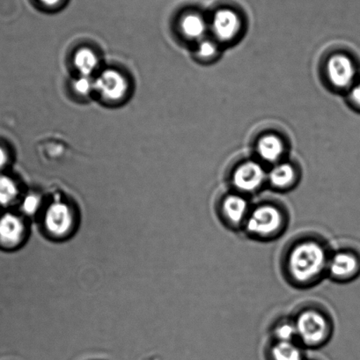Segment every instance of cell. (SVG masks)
Here are the masks:
<instances>
[{
    "instance_id": "obj_1",
    "label": "cell",
    "mask_w": 360,
    "mask_h": 360,
    "mask_svg": "<svg viewBox=\"0 0 360 360\" xmlns=\"http://www.w3.org/2000/svg\"><path fill=\"white\" fill-rule=\"evenodd\" d=\"M331 251L327 240L318 234H299L286 244L281 253L283 278L297 289L314 288L327 278Z\"/></svg>"
},
{
    "instance_id": "obj_2",
    "label": "cell",
    "mask_w": 360,
    "mask_h": 360,
    "mask_svg": "<svg viewBox=\"0 0 360 360\" xmlns=\"http://www.w3.org/2000/svg\"><path fill=\"white\" fill-rule=\"evenodd\" d=\"M290 223L289 212L274 201H264L252 206L243 232L257 242L270 243L284 236Z\"/></svg>"
},
{
    "instance_id": "obj_3",
    "label": "cell",
    "mask_w": 360,
    "mask_h": 360,
    "mask_svg": "<svg viewBox=\"0 0 360 360\" xmlns=\"http://www.w3.org/2000/svg\"><path fill=\"white\" fill-rule=\"evenodd\" d=\"M292 317L295 321L298 342L304 347L319 348L333 337V318L319 304H305Z\"/></svg>"
},
{
    "instance_id": "obj_4",
    "label": "cell",
    "mask_w": 360,
    "mask_h": 360,
    "mask_svg": "<svg viewBox=\"0 0 360 360\" xmlns=\"http://www.w3.org/2000/svg\"><path fill=\"white\" fill-rule=\"evenodd\" d=\"M251 207L246 195L233 191L220 199L216 214L222 225L231 231H243Z\"/></svg>"
},
{
    "instance_id": "obj_5",
    "label": "cell",
    "mask_w": 360,
    "mask_h": 360,
    "mask_svg": "<svg viewBox=\"0 0 360 360\" xmlns=\"http://www.w3.org/2000/svg\"><path fill=\"white\" fill-rule=\"evenodd\" d=\"M360 275V255L349 248L332 250L327 278L338 284L355 281Z\"/></svg>"
},
{
    "instance_id": "obj_6",
    "label": "cell",
    "mask_w": 360,
    "mask_h": 360,
    "mask_svg": "<svg viewBox=\"0 0 360 360\" xmlns=\"http://www.w3.org/2000/svg\"><path fill=\"white\" fill-rule=\"evenodd\" d=\"M267 181V173L259 163H243L233 171L231 184L234 191L244 195H252L259 191Z\"/></svg>"
},
{
    "instance_id": "obj_7",
    "label": "cell",
    "mask_w": 360,
    "mask_h": 360,
    "mask_svg": "<svg viewBox=\"0 0 360 360\" xmlns=\"http://www.w3.org/2000/svg\"><path fill=\"white\" fill-rule=\"evenodd\" d=\"M94 90L108 101L123 99L128 91V83L124 77L115 70H106L94 80Z\"/></svg>"
},
{
    "instance_id": "obj_8",
    "label": "cell",
    "mask_w": 360,
    "mask_h": 360,
    "mask_svg": "<svg viewBox=\"0 0 360 360\" xmlns=\"http://www.w3.org/2000/svg\"><path fill=\"white\" fill-rule=\"evenodd\" d=\"M328 78L339 89L347 87L355 78V68L351 58L345 55H335L327 64Z\"/></svg>"
},
{
    "instance_id": "obj_9",
    "label": "cell",
    "mask_w": 360,
    "mask_h": 360,
    "mask_svg": "<svg viewBox=\"0 0 360 360\" xmlns=\"http://www.w3.org/2000/svg\"><path fill=\"white\" fill-rule=\"evenodd\" d=\"M25 226L20 217L11 212L0 216V247L15 248L22 242Z\"/></svg>"
},
{
    "instance_id": "obj_10",
    "label": "cell",
    "mask_w": 360,
    "mask_h": 360,
    "mask_svg": "<svg viewBox=\"0 0 360 360\" xmlns=\"http://www.w3.org/2000/svg\"><path fill=\"white\" fill-rule=\"evenodd\" d=\"M72 224V216L68 205L63 202H55L48 209L45 215V225L55 236H61L68 233Z\"/></svg>"
},
{
    "instance_id": "obj_11",
    "label": "cell",
    "mask_w": 360,
    "mask_h": 360,
    "mask_svg": "<svg viewBox=\"0 0 360 360\" xmlns=\"http://www.w3.org/2000/svg\"><path fill=\"white\" fill-rule=\"evenodd\" d=\"M212 29L219 40L229 41L239 32L240 20L229 10H222L213 17Z\"/></svg>"
},
{
    "instance_id": "obj_12",
    "label": "cell",
    "mask_w": 360,
    "mask_h": 360,
    "mask_svg": "<svg viewBox=\"0 0 360 360\" xmlns=\"http://www.w3.org/2000/svg\"><path fill=\"white\" fill-rule=\"evenodd\" d=\"M267 183L276 191H288L297 183L296 170L288 163H279L267 174Z\"/></svg>"
},
{
    "instance_id": "obj_13",
    "label": "cell",
    "mask_w": 360,
    "mask_h": 360,
    "mask_svg": "<svg viewBox=\"0 0 360 360\" xmlns=\"http://www.w3.org/2000/svg\"><path fill=\"white\" fill-rule=\"evenodd\" d=\"M272 360H302V345L298 342H284L272 340L270 346Z\"/></svg>"
},
{
    "instance_id": "obj_14",
    "label": "cell",
    "mask_w": 360,
    "mask_h": 360,
    "mask_svg": "<svg viewBox=\"0 0 360 360\" xmlns=\"http://www.w3.org/2000/svg\"><path fill=\"white\" fill-rule=\"evenodd\" d=\"M284 144L277 136L267 135L262 138L257 144L258 155L269 162H277L284 153Z\"/></svg>"
},
{
    "instance_id": "obj_15",
    "label": "cell",
    "mask_w": 360,
    "mask_h": 360,
    "mask_svg": "<svg viewBox=\"0 0 360 360\" xmlns=\"http://www.w3.org/2000/svg\"><path fill=\"white\" fill-rule=\"evenodd\" d=\"M271 334L274 341L298 342L296 327L292 316L282 318L276 321L272 325Z\"/></svg>"
},
{
    "instance_id": "obj_16",
    "label": "cell",
    "mask_w": 360,
    "mask_h": 360,
    "mask_svg": "<svg viewBox=\"0 0 360 360\" xmlns=\"http://www.w3.org/2000/svg\"><path fill=\"white\" fill-rule=\"evenodd\" d=\"M181 30L185 37L192 40L201 39L206 30L205 20L200 16L188 15L181 22Z\"/></svg>"
},
{
    "instance_id": "obj_17",
    "label": "cell",
    "mask_w": 360,
    "mask_h": 360,
    "mask_svg": "<svg viewBox=\"0 0 360 360\" xmlns=\"http://www.w3.org/2000/svg\"><path fill=\"white\" fill-rule=\"evenodd\" d=\"M19 188L8 174L0 173V206L6 207L18 198Z\"/></svg>"
},
{
    "instance_id": "obj_18",
    "label": "cell",
    "mask_w": 360,
    "mask_h": 360,
    "mask_svg": "<svg viewBox=\"0 0 360 360\" xmlns=\"http://www.w3.org/2000/svg\"><path fill=\"white\" fill-rule=\"evenodd\" d=\"M75 65L82 76L90 77L98 65L96 55L89 49H82L75 55Z\"/></svg>"
},
{
    "instance_id": "obj_19",
    "label": "cell",
    "mask_w": 360,
    "mask_h": 360,
    "mask_svg": "<svg viewBox=\"0 0 360 360\" xmlns=\"http://www.w3.org/2000/svg\"><path fill=\"white\" fill-rule=\"evenodd\" d=\"M73 89L79 96H86L92 92L94 89V80L91 79L89 76H82L73 82Z\"/></svg>"
},
{
    "instance_id": "obj_20",
    "label": "cell",
    "mask_w": 360,
    "mask_h": 360,
    "mask_svg": "<svg viewBox=\"0 0 360 360\" xmlns=\"http://www.w3.org/2000/svg\"><path fill=\"white\" fill-rule=\"evenodd\" d=\"M218 47L215 43L210 40L201 41L197 48V56L201 59H210L217 54Z\"/></svg>"
},
{
    "instance_id": "obj_21",
    "label": "cell",
    "mask_w": 360,
    "mask_h": 360,
    "mask_svg": "<svg viewBox=\"0 0 360 360\" xmlns=\"http://www.w3.org/2000/svg\"><path fill=\"white\" fill-rule=\"evenodd\" d=\"M40 206V198L36 195H27L22 202V207L27 214H34Z\"/></svg>"
},
{
    "instance_id": "obj_22",
    "label": "cell",
    "mask_w": 360,
    "mask_h": 360,
    "mask_svg": "<svg viewBox=\"0 0 360 360\" xmlns=\"http://www.w3.org/2000/svg\"><path fill=\"white\" fill-rule=\"evenodd\" d=\"M349 97H351L353 103L360 107V83L352 87L351 93H349Z\"/></svg>"
},
{
    "instance_id": "obj_23",
    "label": "cell",
    "mask_w": 360,
    "mask_h": 360,
    "mask_svg": "<svg viewBox=\"0 0 360 360\" xmlns=\"http://www.w3.org/2000/svg\"><path fill=\"white\" fill-rule=\"evenodd\" d=\"M8 152H6V150L3 146H0V170L4 169L8 165Z\"/></svg>"
},
{
    "instance_id": "obj_24",
    "label": "cell",
    "mask_w": 360,
    "mask_h": 360,
    "mask_svg": "<svg viewBox=\"0 0 360 360\" xmlns=\"http://www.w3.org/2000/svg\"><path fill=\"white\" fill-rule=\"evenodd\" d=\"M62 0H40L41 4L46 6H56L60 4Z\"/></svg>"
}]
</instances>
